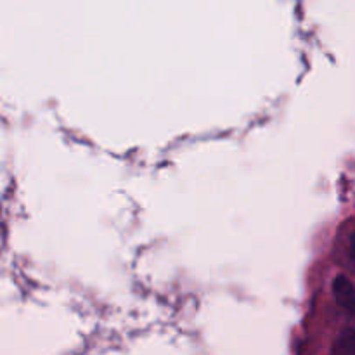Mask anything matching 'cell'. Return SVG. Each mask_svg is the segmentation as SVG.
<instances>
[{"mask_svg":"<svg viewBox=\"0 0 355 355\" xmlns=\"http://www.w3.org/2000/svg\"><path fill=\"white\" fill-rule=\"evenodd\" d=\"M333 295H335V300L343 311L352 312L354 309V284L352 281L347 276L340 274L333 281Z\"/></svg>","mask_w":355,"mask_h":355,"instance_id":"1","label":"cell"}]
</instances>
